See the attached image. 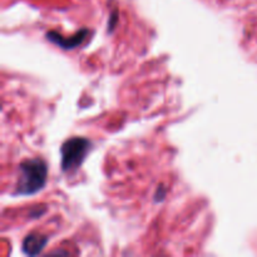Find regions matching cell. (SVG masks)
Here are the masks:
<instances>
[{
  "label": "cell",
  "instance_id": "cell-1",
  "mask_svg": "<svg viewBox=\"0 0 257 257\" xmlns=\"http://www.w3.org/2000/svg\"><path fill=\"white\" fill-rule=\"evenodd\" d=\"M48 166L42 158H30L19 165V177L14 196H33L42 191L47 183Z\"/></svg>",
  "mask_w": 257,
  "mask_h": 257
},
{
  "label": "cell",
  "instance_id": "cell-2",
  "mask_svg": "<svg viewBox=\"0 0 257 257\" xmlns=\"http://www.w3.org/2000/svg\"><path fill=\"white\" fill-rule=\"evenodd\" d=\"M90 148L92 143L88 138L72 137L65 141L60 147V167L63 172L74 173L79 170Z\"/></svg>",
  "mask_w": 257,
  "mask_h": 257
},
{
  "label": "cell",
  "instance_id": "cell-3",
  "mask_svg": "<svg viewBox=\"0 0 257 257\" xmlns=\"http://www.w3.org/2000/svg\"><path fill=\"white\" fill-rule=\"evenodd\" d=\"M88 34H89V30L88 29H82L77 33L75 35L70 38H64L63 35H60L59 33L54 32V30H50L45 34L47 39L49 42H52L53 44L58 45L62 49H74V48L79 47L85 39H87Z\"/></svg>",
  "mask_w": 257,
  "mask_h": 257
},
{
  "label": "cell",
  "instance_id": "cell-4",
  "mask_svg": "<svg viewBox=\"0 0 257 257\" xmlns=\"http://www.w3.org/2000/svg\"><path fill=\"white\" fill-rule=\"evenodd\" d=\"M49 238L40 233H30L23 240L22 250L27 256H37L44 250Z\"/></svg>",
  "mask_w": 257,
  "mask_h": 257
},
{
  "label": "cell",
  "instance_id": "cell-5",
  "mask_svg": "<svg viewBox=\"0 0 257 257\" xmlns=\"http://www.w3.org/2000/svg\"><path fill=\"white\" fill-rule=\"evenodd\" d=\"M166 197V188L163 186H160L156 191V195H155V201L156 202H161V201L165 200Z\"/></svg>",
  "mask_w": 257,
  "mask_h": 257
},
{
  "label": "cell",
  "instance_id": "cell-6",
  "mask_svg": "<svg viewBox=\"0 0 257 257\" xmlns=\"http://www.w3.org/2000/svg\"><path fill=\"white\" fill-rule=\"evenodd\" d=\"M109 19H112V23H109V24H108V30H109V32H110V29H113V28H114V23L117 22V19H118V18H117V10H115V12L113 13L112 17H110Z\"/></svg>",
  "mask_w": 257,
  "mask_h": 257
},
{
  "label": "cell",
  "instance_id": "cell-7",
  "mask_svg": "<svg viewBox=\"0 0 257 257\" xmlns=\"http://www.w3.org/2000/svg\"><path fill=\"white\" fill-rule=\"evenodd\" d=\"M44 212H45V208L43 211H40V208H37V210H34L30 212V216H32L33 218H38V217H40V216H42Z\"/></svg>",
  "mask_w": 257,
  "mask_h": 257
}]
</instances>
